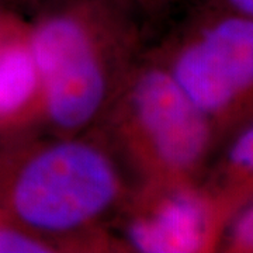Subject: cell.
<instances>
[{"label": "cell", "mask_w": 253, "mask_h": 253, "mask_svg": "<svg viewBox=\"0 0 253 253\" xmlns=\"http://www.w3.org/2000/svg\"><path fill=\"white\" fill-rule=\"evenodd\" d=\"M129 191L109 145L81 134L0 154V212L59 251L96 235Z\"/></svg>", "instance_id": "6da1fadb"}, {"label": "cell", "mask_w": 253, "mask_h": 253, "mask_svg": "<svg viewBox=\"0 0 253 253\" xmlns=\"http://www.w3.org/2000/svg\"><path fill=\"white\" fill-rule=\"evenodd\" d=\"M126 1L56 0L27 21L44 123L58 135H79L101 120L132 66Z\"/></svg>", "instance_id": "7a4b0ae2"}, {"label": "cell", "mask_w": 253, "mask_h": 253, "mask_svg": "<svg viewBox=\"0 0 253 253\" xmlns=\"http://www.w3.org/2000/svg\"><path fill=\"white\" fill-rule=\"evenodd\" d=\"M103 118L139 183L200 181L218 144L214 126L156 58L132 65Z\"/></svg>", "instance_id": "3957f363"}, {"label": "cell", "mask_w": 253, "mask_h": 253, "mask_svg": "<svg viewBox=\"0 0 253 253\" xmlns=\"http://www.w3.org/2000/svg\"><path fill=\"white\" fill-rule=\"evenodd\" d=\"M156 59L211 123L218 141L253 113V17L215 7Z\"/></svg>", "instance_id": "277c9868"}, {"label": "cell", "mask_w": 253, "mask_h": 253, "mask_svg": "<svg viewBox=\"0 0 253 253\" xmlns=\"http://www.w3.org/2000/svg\"><path fill=\"white\" fill-rule=\"evenodd\" d=\"M117 214L124 246L144 253L208 252L229 219L200 181L139 183Z\"/></svg>", "instance_id": "5b68a950"}, {"label": "cell", "mask_w": 253, "mask_h": 253, "mask_svg": "<svg viewBox=\"0 0 253 253\" xmlns=\"http://www.w3.org/2000/svg\"><path fill=\"white\" fill-rule=\"evenodd\" d=\"M44 121V96L27 21L0 9V134Z\"/></svg>", "instance_id": "8992f818"}, {"label": "cell", "mask_w": 253, "mask_h": 253, "mask_svg": "<svg viewBox=\"0 0 253 253\" xmlns=\"http://www.w3.org/2000/svg\"><path fill=\"white\" fill-rule=\"evenodd\" d=\"M225 146L200 183L228 218L253 197V113L229 131Z\"/></svg>", "instance_id": "52a82bcc"}, {"label": "cell", "mask_w": 253, "mask_h": 253, "mask_svg": "<svg viewBox=\"0 0 253 253\" xmlns=\"http://www.w3.org/2000/svg\"><path fill=\"white\" fill-rule=\"evenodd\" d=\"M59 251L58 246L42 236L0 215V253H45Z\"/></svg>", "instance_id": "ba28073f"}, {"label": "cell", "mask_w": 253, "mask_h": 253, "mask_svg": "<svg viewBox=\"0 0 253 253\" xmlns=\"http://www.w3.org/2000/svg\"><path fill=\"white\" fill-rule=\"evenodd\" d=\"M219 246L226 252L253 253V197L228 219Z\"/></svg>", "instance_id": "9c48e42d"}, {"label": "cell", "mask_w": 253, "mask_h": 253, "mask_svg": "<svg viewBox=\"0 0 253 253\" xmlns=\"http://www.w3.org/2000/svg\"><path fill=\"white\" fill-rule=\"evenodd\" d=\"M215 7L253 17V0H217Z\"/></svg>", "instance_id": "30bf717a"}, {"label": "cell", "mask_w": 253, "mask_h": 253, "mask_svg": "<svg viewBox=\"0 0 253 253\" xmlns=\"http://www.w3.org/2000/svg\"><path fill=\"white\" fill-rule=\"evenodd\" d=\"M131 4H135V6H142V7H158L161 6L162 3H165L166 0H128Z\"/></svg>", "instance_id": "8fae6325"}, {"label": "cell", "mask_w": 253, "mask_h": 253, "mask_svg": "<svg viewBox=\"0 0 253 253\" xmlns=\"http://www.w3.org/2000/svg\"><path fill=\"white\" fill-rule=\"evenodd\" d=\"M4 3H6V0H0V7H3V6H4Z\"/></svg>", "instance_id": "7c38bea8"}, {"label": "cell", "mask_w": 253, "mask_h": 253, "mask_svg": "<svg viewBox=\"0 0 253 253\" xmlns=\"http://www.w3.org/2000/svg\"><path fill=\"white\" fill-rule=\"evenodd\" d=\"M3 7H6V6H3ZM0 9H1V7H0Z\"/></svg>", "instance_id": "4fadbf2b"}, {"label": "cell", "mask_w": 253, "mask_h": 253, "mask_svg": "<svg viewBox=\"0 0 253 253\" xmlns=\"http://www.w3.org/2000/svg\"><path fill=\"white\" fill-rule=\"evenodd\" d=\"M0 215H1V212H0Z\"/></svg>", "instance_id": "5bb4252c"}]
</instances>
